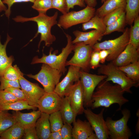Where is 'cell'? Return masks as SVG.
I'll list each match as a JSON object with an SVG mask.
<instances>
[{"label": "cell", "instance_id": "obj_1", "mask_svg": "<svg viewBox=\"0 0 139 139\" xmlns=\"http://www.w3.org/2000/svg\"><path fill=\"white\" fill-rule=\"evenodd\" d=\"M95 88L92 96L91 107L92 109L101 107L108 108L112 104L117 103L119 106L117 110H120L122 106L129 101L124 96L125 92L119 85H113L105 79Z\"/></svg>", "mask_w": 139, "mask_h": 139}, {"label": "cell", "instance_id": "obj_2", "mask_svg": "<svg viewBox=\"0 0 139 139\" xmlns=\"http://www.w3.org/2000/svg\"><path fill=\"white\" fill-rule=\"evenodd\" d=\"M58 15V12L56 11L51 16H48L46 14L39 13L38 15L31 18L17 16L13 19L16 22H24L31 21L37 23L38 26L37 32L30 41H32L40 33V40L38 46L39 49L41 43L42 41L44 42L45 46L48 47L55 41L56 37L52 34L51 29L52 27L57 23V19Z\"/></svg>", "mask_w": 139, "mask_h": 139}, {"label": "cell", "instance_id": "obj_3", "mask_svg": "<svg viewBox=\"0 0 139 139\" xmlns=\"http://www.w3.org/2000/svg\"><path fill=\"white\" fill-rule=\"evenodd\" d=\"M64 33L66 38L67 44L66 46L62 48L61 52L59 54L56 55L58 52L57 50L52 53L53 48H51L48 55H46L43 52L42 56L41 58H39L37 56L34 57L31 64H45L64 74L67 71L65 66L67 59L74 47V44L72 42V37L68 34Z\"/></svg>", "mask_w": 139, "mask_h": 139}, {"label": "cell", "instance_id": "obj_4", "mask_svg": "<svg viewBox=\"0 0 139 139\" xmlns=\"http://www.w3.org/2000/svg\"><path fill=\"white\" fill-rule=\"evenodd\" d=\"M98 72L107 76L105 79L106 81H111L119 85L125 92L132 93L131 88L133 87H137L139 86V83L128 77L112 62L107 64L100 65L99 67Z\"/></svg>", "mask_w": 139, "mask_h": 139}, {"label": "cell", "instance_id": "obj_5", "mask_svg": "<svg viewBox=\"0 0 139 139\" xmlns=\"http://www.w3.org/2000/svg\"><path fill=\"white\" fill-rule=\"evenodd\" d=\"M121 113L123 116L118 120H113L110 117L107 118L106 122L111 139H128L132 135L127 125L131 116L130 111L125 108L121 110Z\"/></svg>", "mask_w": 139, "mask_h": 139}, {"label": "cell", "instance_id": "obj_6", "mask_svg": "<svg viewBox=\"0 0 139 139\" xmlns=\"http://www.w3.org/2000/svg\"><path fill=\"white\" fill-rule=\"evenodd\" d=\"M129 29L125 28L123 34L114 39L97 42L92 47L93 50H100L102 49L110 50V53L106 60L112 61L124 50L128 44L129 40Z\"/></svg>", "mask_w": 139, "mask_h": 139}, {"label": "cell", "instance_id": "obj_7", "mask_svg": "<svg viewBox=\"0 0 139 139\" xmlns=\"http://www.w3.org/2000/svg\"><path fill=\"white\" fill-rule=\"evenodd\" d=\"M63 74L58 70L46 64L42 63L40 70L37 74L26 75L40 83L45 92L51 93L55 92L56 86L59 82Z\"/></svg>", "mask_w": 139, "mask_h": 139}, {"label": "cell", "instance_id": "obj_8", "mask_svg": "<svg viewBox=\"0 0 139 139\" xmlns=\"http://www.w3.org/2000/svg\"><path fill=\"white\" fill-rule=\"evenodd\" d=\"M96 10L87 5L78 11L69 12L60 16L57 25L60 28L67 29L71 27L89 21L95 14Z\"/></svg>", "mask_w": 139, "mask_h": 139}, {"label": "cell", "instance_id": "obj_9", "mask_svg": "<svg viewBox=\"0 0 139 139\" xmlns=\"http://www.w3.org/2000/svg\"><path fill=\"white\" fill-rule=\"evenodd\" d=\"M106 77L105 75L92 74L81 70L80 80L83 89L84 106L86 108L91 107L92 96L95 88Z\"/></svg>", "mask_w": 139, "mask_h": 139}, {"label": "cell", "instance_id": "obj_10", "mask_svg": "<svg viewBox=\"0 0 139 139\" xmlns=\"http://www.w3.org/2000/svg\"><path fill=\"white\" fill-rule=\"evenodd\" d=\"M74 45L73 50L74 55L70 60L66 61L65 66H78L82 70L88 72L90 68V57L93 50L92 47L84 44L82 42L76 43Z\"/></svg>", "mask_w": 139, "mask_h": 139}, {"label": "cell", "instance_id": "obj_11", "mask_svg": "<svg viewBox=\"0 0 139 139\" xmlns=\"http://www.w3.org/2000/svg\"><path fill=\"white\" fill-rule=\"evenodd\" d=\"M104 110V108H103L98 114L94 113L88 108L84 109L83 111L97 139L109 138L108 130L103 117Z\"/></svg>", "mask_w": 139, "mask_h": 139}, {"label": "cell", "instance_id": "obj_12", "mask_svg": "<svg viewBox=\"0 0 139 139\" xmlns=\"http://www.w3.org/2000/svg\"><path fill=\"white\" fill-rule=\"evenodd\" d=\"M21 89L23 91L26 101L29 105L37 108L38 103L45 92L44 89L36 83H32L25 79L23 75L19 80Z\"/></svg>", "mask_w": 139, "mask_h": 139}, {"label": "cell", "instance_id": "obj_13", "mask_svg": "<svg viewBox=\"0 0 139 139\" xmlns=\"http://www.w3.org/2000/svg\"><path fill=\"white\" fill-rule=\"evenodd\" d=\"M81 70L79 67L70 65L65 76L56 85L55 92L62 98L65 96L75 83L80 80Z\"/></svg>", "mask_w": 139, "mask_h": 139}, {"label": "cell", "instance_id": "obj_14", "mask_svg": "<svg viewBox=\"0 0 139 139\" xmlns=\"http://www.w3.org/2000/svg\"><path fill=\"white\" fill-rule=\"evenodd\" d=\"M65 96L67 97L72 108L77 115L83 113L84 97L80 80L75 83Z\"/></svg>", "mask_w": 139, "mask_h": 139}, {"label": "cell", "instance_id": "obj_15", "mask_svg": "<svg viewBox=\"0 0 139 139\" xmlns=\"http://www.w3.org/2000/svg\"><path fill=\"white\" fill-rule=\"evenodd\" d=\"M62 98L55 92H45L39 100L37 108L41 112L50 115L59 110Z\"/></svg>", "mask_w": 139, "mask_h": 139}, {"label": "cell", "instance_id": "obj_16", "mask_svg": "<svg viewBox=\"0 0 139 139\" xmlns=\"http://www.w3.org/2000/svg\"><path fill=\"white\" fill-rule=\"evenodd\" d=\"M139 57V49L128 44L112 62L117 67H121L138 60Z\"/></svg>", "mask_w": 139, "mask_h": 139}, {"label": "cell", "instance_id": "obj_17", "mask_svg": "<svg viewBox=\"0 0 139 139\" xmlns=\"http://www.w3.org/2000/svg\"><path fill=\"white\" fill-rule=\"evenodd\" d=\"M75 38L72 41L73 44L82 42L85 45H89L92 47L100 41L104 36L103 33L94 30L88 32H83L76 30L73 32Z\"/></svg>", "mask_w": 139, "mask_h": 139}, {"label": "cell", "instance_id": "obj_18", "mask_svg": "<svg viewBox=\"0 0 139 139\" xmlns=\"http://www.w3.org/2000/svg\"><path fill=\"white\" fill-rule=\"evenodd\" d=\"M72 135L73 139H90L94 134L93 131L88 121L78 119L73 123Z\"/></svg>", "mask_w": 139, "mask_h": 139}, {"label": "cell", "instance_id": "obj_19", "mask_svg": "<svg viewBox=\"0 0 139 139\" xmlns=\"http://www.w3.org/2000/svg\"><path fill=\"white\" fill-rule=\"evenodd\" d=\"M41 112L39 110L33 111L27 113H22L19 111H16L13 114L17 122L24 129L35 125L38 119L40 117Z\"/></svg>", "mask_w": 139, "mask_h": 139}, {"label": "cell", "instance_id": "obj_20", "mask_svg": "<svg viewBox=\"0 0 139 139\" xmlns=\"http://www.w3.org/2000/svg\"><path fill=\"white\" fill-rule=\"evenodd\" d=\"M49 115L41 112L36 122L35 127L38 139H48L51 132L49 120Z\"/></svg>", "mask_w": 139, "mask_h": 139}, {"label": "cell", "instance_id": "obj_21", "mask_svg": "<svg viewBox=\"0 0 139 139\" xmlns=\"http://www.w3.org/2000/svg\"><path fill=\"white\" fill-rule=\"evenodd\" d=\"M12 39L7 34L6 40L4 44H2L1 42L0 37V76H3L5 70L12 65L14 60L12 56H7L6 51L7 46Z\"/></svg>", "mask_w": 139, "mask_h": 139}, {"label": "cell", "instance_id": "obj_22", "mask_svg": "<svg viewBox=\"0 0 139 139\" xmlns=\"http://www.w3.org/2000/svg\"><path fill=\"white\" fill-rule=\"evenodd\" d=\"M95 11V14L103 18L113 11L122 7H125L126 0H106Z\"/></svg>", "mask_w": 139, "mask_h": 139}, {"label": "cell", "instance_id": "obj_23", "mask_svg": "<svg viewBox=\"0 0 139 139\" xmlns=\"http://www.w3.org/2000/svg\"><path fill=\"white\" fill-rule=\"evenodd\" d=\"M59 111L64 123L71 124L76 120L77 115L72 108L67 97L65 96L62 98Z\"/></svg>", "mask_w": 139, "mask_h": 139}, {"label": "cell", "instance_id": "obj_24", "mask_svg": "<svg viewBox=\"0 0 139 139\" xmlns=\"http://www.w3.org/2000/svg\"><path fill=\"white\" fill-rule=\"evenodd\" d=\"M125 13L126 24L132 25L139 16V0H126Z\"/></svg>", "mask_w": 139, "mask_h": 139}, {"label": "cell", "instance_id": "obj_25", "mask_svg": "<svg viewBox=\"0 0 139 139\" xmlns=\"http://www.w3.org/2000/svg\"><path fill=\"white\" fill-rule=\"evenodd\" d=\"M37 108V107L30 105L24 100H19L11 102H0V111L12 110L17 111L24 109L36 110Z\"/></svg>", "mask_w": 139, "mask_h": 139}, {"label": "cell", "instance_id": "obj_26", "mask_svg": "<svg viewBox=\"0 0 139 139\" xmlns=\"http://www.w3.org/2000/svg\"><path fill=\"white\" fill-rule=\"evenodd\" d=\"M106 27L107 26L103 21V18L95 14L88 22L82 24V29L84 31L94 29L101 32L103 34Z\"/></svg>", "mask_w": 139, "mask_h": 139}, {"label": "cell", "instance_id": "obj_27", "mask_svg": "<svg viewBox=\"0 0 139 139\" xmlns=\"http://www.w3.org/2000/svg\"><path fill=\"white\" fill-rule=\"evenodd\" d=\"M24 131V128L17 122L2 133L0 139H21Z\"/></svg>", "mask_w": 139, "mask_h": 139}, {"label": "cell", "instance_id": "obj_28", "mask_svg": "<svg viewBox=\"0 0 139 139\" xmlns=\"http://www.w3.org/2000/svg\"><path fill=\"white\" fill-rule=\"evenodd\" d=\"M127 76L134 81L139 82V61L135 62L126 66L118 67Z\"/></svg>", "mask_w": 139, "mask_h": 139}, {"label": "cell", "instance_id": "obj_29", "mask_svg": "<svg viewBox=\"0 0 139 139\" xmlns=\"http://www.w3.org/2000/svg\"><path fill=\"white\" fill-rule=\"evenodd\" d=\"M16 123L13 114L9 113L7 110L0 111V135Z\"/></svg>", "mask_w": 139, "mask_h": 139}, {"label": "cell", "instance_id": "obj_30", "mask_svg": "<svg viewBox=\"0 0 139 139\" xmlns=\"http://www.w3.org/2000/svg\"><path fill=\"white\" fill-rule=\"evenodd\" d=\"M125 13L124 12L116 20L107 26L103 35L110 34L115 31L123 32L126 25Z\"/></svg>", "mask_w": 139, "mask_h": 139}, {"label": "cell", "instance_id": "obj_31", "mask_svg": "<svg viewBox=\"0 0 139 139\" xmlns=\"http://www.w3.org/2000/svg\"><path fill=\"white\" fill-rule=\"evenodd\" d=\"M133 25L129 29V40L130 44L137 49L139 47V16L134 20Z\"/></svg>", "mask_w": 139, "mask_h": 139}, {"label": "cell", "instance_id": "obj_32", "mask_svg": "<svg viewBox=\"0 0 139 139\" xmlns=\"http://www.w3.org/2000/svg\"><path fill=\"white\" fill-rule=\"evenodd\" d=\"M49 120L51 132L60 131L64 124L59 110L50 114Z\"/></svg>", "mask_w": 139, "mask_h": 139}, {"label": "cell", "instance_id": "obj_33", "mask_svg": "<svg viewBox=\"0 0 139 139\" xmlns=\"http://www.w3.org/2000/svg\"><path fill=\"white\" fill-rule=\"evenodd\" d=\"M125 7H122L117 8L106 15L103 18V21L108 26L118 19L125 12Z\"/></svg>", "mask_w": 139, "mask_h": 139}, {"label": "cell", "instance_id": "obj_34", "mask_svg": "<svg viewBox=\"0 0 139 139\" xmlns=\"http://www.w3.org/2000/svg\"><path fill=\"white\" fill-rule=\"evenodd\" d=\"M23 75L16 65L10 66L4 72L3 76L4 78L11 80H19L20 77Z\"/></svg>", "mask_w": 139, "mask_h": 139}, {"label": "cell", "instance_id": "obj_35", "mask_svg": "<svg viewBox=\"0 0 139 139\" xmlns=\"http://www.w3.org/2000/svg\"><path fill=\"white\" fill-rule=\"evenodd\" d=\"M32 7L39 13L46 14L48 10L52 8L51 0H35Z\"/></svg>", "mask_w": 139, "mask_h": 139}, {"label": "cell", "instance_id": "obj_36", "mask_svg": "<svg viewBox=\"0 0 139 139\" xmlns=\"http://www.w3.org/2000/svg\"><path fill=\"white\" fill-rule=\"evenodd\" d=\"M0 90H4L10 88L21 89L19 80H11L0 76Z\"/></svg>", "mask_w": 139, "mask_h": 139}, {"label": "cell", "instance_id": "obj_37", "mask_svg": "<svg viewBox=\"0 0 139 139\" xmlns=\"http://www.w3.org/2000/svg\"><path fill=\"white\" fill-rule=\"evenodd\" d=\"M52 8L56 9L63 14L69 11L66 0H51Z\"/></svg>", "mask_w": 139, "mask_h": 139}, {"label": "cell", "instance_id": "obj_38", "mask_svg": "<svg viewBox=\"0 0 139 139\" xmlns=\"http://www.w3.org/2000/svg\"><path fill=\"white\" fill-rule=\"evenodd\" d=\"M19 100L11 93L4 90H0V102H11Z\"/></svg>", "mask_w": 139, "mask_h": 139}, {"label": "cell", "instance_id": "obj_39", "mask_svg": "<svg viewBox=\"0 0 139 139\" xmlns=\"http://www.w3.org/2000/svg\"><path fill=\"white\" fill-rule=\"evenodd\" d=\"M99 50H93L91 54L90 62V68L95 69L99 67L100 64L99 55Z\"/></svg>", "mask_w": 139, "mask_h": 139}, {"label": "cell", "instance_id": "obj_40", "mask_svg": "<svg viewBox=\"0 0 139 139\" xmlns=\"http://www.w3.org/2000/svg\"><path fill=\"white\" fill-rule=\"evenodd\" d=\"M72 127L71 124L64 123L60 130L62 139H72Z\"/></svg>", "mask_w": 139, "mask_h": 139}, {"label": "cell", "instance_id": "obj_41", "mask_svg": "<svg viewBox=\"0 0 139 139\" xmlns=\"http://www.w3.org/2000/svg\"><path fill=\"white\" fill-rule=\"evenodd\" d=\"M22 138L24 139H38L35 125L24 128Z\"/></svg>", "mask_w": 139, "mask_h": 139}, {"label": "cell", "instance_id": "obj_42", "mask_svg": "<svg viewBox=\"0 0 139 139\" xmlns=\"http://www.w3.org/2000/svg\"><path fill=\"white\" fill-rule=\"evenodd\" d=\"M35 0H3V3L6 4L8 6V8L5 11V14L8 18L11 14V7L13 4L17 3L22 2H30L33 3Z\"/></svg>", "mask_w": 139, "mask_h": 139}, {"label": "cell", "instance_id": "obj_43", "mask_svg": "<svg viewBox=\"0 0 139 139\" xmlns=\"http://www.w3.org/2000/svg\"><path fill=\"white\" fill-rule=\"evenodd\" d=\"M4 90L12 93L19 100H26L23 91L19 88L12 87Z\"/></svg>", "mask_w": 139, "mask_h": 139}, {"label": "cell", "instance_id": "obj_44", "mask_svg": "<svg viewBox=\"0 0 139 139\" xmlns=\"http://www.w3.org/2000/svg\"><path fill=\"white\" fill-rule=\"evenodd\" d=\"M69 12L71 8H73L75 6H78L81 7H86L85 0H66Z\"/></svg>", "mask_w": 139, "mask_h": 139}, {"label": "cell", "instance_id": "obj_45", "mask_svg": "<svg viewBox=\"0 0 139 139\" xmlns=\"http://www.w3.org/2000/svg\"><path fill=\"white\" fill-rule=\"evenodd\" d=\"M110 53L109 50L102 49L99 50V55L100 63L103 64L105 62L106 59Z\"/></svg>", "mask_w": 139, "mask_h": 139}, {"label": "cell", "instance_id": "obj_46", "mask_svg": "<svg viewBox=\"0 0 139 139\" xmlns=\"http://www.w3.org/2000/svg\"><path fill=\"white\" fill-rule=\"evenodd\" d=\"M48 139H62L60 131L51 132Z\"/></svg>", "mask_w": 139, "mask_h": 139}, {"label": "cell", "instance_id": "obj_47", "mask_svg": "<svg viewBox=\"0 0 139 139\" xmlns=\"http://www.w3.org/2000/svg\"><path fill=\"white\" fill-rule=\"evenodd\" d=\"M85 1L87 5L93 7H95L97 4V0H85Z\"/></svg>", "mask_w": 139, "mask_h": 139}, {"label": "cell", "instance_id": "obj_48", "mask_svg": "<svg viewBox=\"0 0 139 139\" xmlns=\"http://www.w3.org/2000/svg\"><path fill=\"white\" fill-rule=\"evenodd\" d=\"M7 8L3 3L2 1L0 0V12L2 11H5Z\"/></svg>", "mask_w": 139, "mask_h": 139}, {"label": "cell", "instance_id": "obj_49", "mask_svg": "<svg viewBox=\"0 0 139 139\" xmlns=\"http://www.w3.org/2000/svg\"><path fill=\"white\" fill-rule=\"evenodd\" d=\"M106 0H101V2L102 3H103Z\"/></svg>", "mask_w": 139, "mask_h": 139}, {"label": "cell", "instance_id": "obj_50", "mask_svg": "<svg viewBox=\"0 0 139 139\" xmlns=\"http://www.w3.org/2000/svg\"></svg>", "mask_w": 139, "mask_h": 139}]
</instances>
